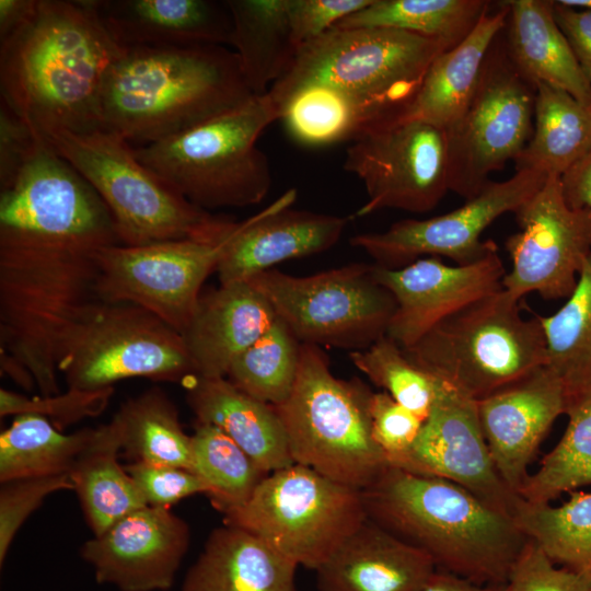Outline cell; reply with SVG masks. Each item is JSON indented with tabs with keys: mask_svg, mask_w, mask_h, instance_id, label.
Wrapping results in <instances>:
<instances>
[{
	"mask_svg": "<svg viewBox=\"0 0 591 591\" xmlns=\"http://www.w3.org/2000/svg\"><path fill=\"white\" fill-rule=\"evenodd\" d=\"M514 215L520 231L506 241L511 269L502 288L518 300L568 298L591 253V211L569 206L560 177L551 176Z\"/></svg>",
	"mask_w": 591,
	"mask_h": 591,
	"instance_id": "17",
	"label": "cell"
},
{
	"mask_svg": "<svg viewBox=\"0 0 591 591\" xmlns=\"http://www.w3.org/2000/svg\"><path fill=\"white\" fill-rule=\"evenodd\" d=\"M367 519L362 491L293 463L269 473L223 514L298 567L316 570Z\"/></svg>",
	"mask_w": 591,
	"mask_h": 591,
	"instance_id": "10",
	"label": "cell"
},
{
	"mask_svg": "<svg viewBox=\"0 0 591 591\" xmlns=\"http://www.w3.org/2000/svg\"><path fill=\"white\" fill-rule=\"evenodd\" d=\"M519 301L501 288L403 350L436 380L478 401L546 364L538 316L523 318Z\"/></svg>",
	"mask_w": 591,
	"mask_h": 591,
	"instance_id": "9",
	"label": "cell"
},
{
	"mask_svg": "<svg viewBox=\"0 0 591 591\" xmlns=\"http://www.w3.org/2000/svg\"><path fill=\"white\" fill-rule=\"evenodd\" d=\"M507 583L510 591H591V576L554 564L530 538Z\"/></svg>",
	"mask_w": 591,
	"mask_h": 591,
	"instance_id": "46",
	"label": "cell"
},
{
	"mask_svg": "<svg viewBox=\"0 0 591 591\" xmlns=\"http://www.w3.org/2000/svg\"><path fill=\"white\" fill-rule=\"evenodd\" d=\"M121 450L135 461L190 468L192 437L176 406L160 389L127 399L111 420Z\"/></svg>",
	"mask_w": 591,
	"mask_h": 591,
	"instance_id": "34",
	"label": "cell"
},
{
	"mask_svg": "<svg viewBox=\"0 0 591 591\" xmlns=\"http://www.w3.org/2000/svg\"><path fill=\"white\" fill-rule=\"evenodd\" d=\"M277 108L290 136L305 146L351 141L372 125L361 107L326 85L302 86L279 103Z\"/></svg>",
	"mask_w": 591,
	"mask_h": 591,
	"instance_id": "41",
	"label": "cell"
},
{
	"mask_svg": "<svg viewBox=\"0 0 591 591\" xmlns=\"http://www.w3.org/2000/svg\"><path fill=\"white\" fill-rule=\"evenodd\" d=\"M276 317L268 300L250 280L220 283L200 294L182 333L197 375L227 378L232 362Z\"/></svg>",
	"mask_w": 591,
	"mask_h": 591,
	"instance_id": "24",
	"label": "cell"
},
{
	"mask_svg": "<svg viewBox=\"0 0 591 591\" xmlns=\"http://www.w3.org/2000/svg\"><path fill=\"white\" fill-rule=\"evenodd\" d=\"M558 2L577 9L591 10V0H558Z\"/></svg>",
	"mask_w": 591,
	"mask_h": 591,
	"instance_id": "55",
	"label": "cell"
},
{
	"mask_svg": "<svg viewBox=\"0 0 591 591\" xmlns=\"http://www.w3.org/2000/svg\"><path fill=\"white\" fill-rule=\"evenodd\" d=\"M190 437L189 470L205 484L212 507L225 514L245 505L268 474L216 426L197 422Z\"/></svg>",
	"mask_w": 591,
	"mask_h": 591,
	"instance_id": "40",
	"label": "cell"
},
{
	"mask_svg": "<svg viewBox=\"0 0 591 591\" xmlns=\"http://www.w3.org/2000/svg\"><path fill=\"white\" fill-rule=\"evenodd\" d=\"M93 432L62 433L44 416H14L0 434V483L68 474Z\"/></svg>",
	"mask_w": 591,
	"mask_h": 591,
	"instance_id": "36",
	"label": "cell"
},
{
	"mask_svg": "<svg viewBox=\"0 0 591 591\" xmlns=\"http://www.w3.org/2000/svg\"><path fill=\"white\" fill-rule=\"evenodd\" d=\"M39 138L28 124L0 102V189L15 179Z\"/></svg>",
	"mask_w": 591,
	"mask_h": 591,
	"instance_id": "50",
	"label": "cell"
},
{
	"mask_svg": "<svg viewBox=\"0 0 591 591\" xmlns=\"http://www.w3.org/2000/svg\"><path fill=\"white\" fill-rule=\"evenodd\" d=\"M147 506L166 508L196 494L206 486L190 470L135 461L125 466Z\"/></svg>",
	"mask_w": 591,
	"mask_h": 591,
	"instance_id": "47",
	"label": "cell"
},
{
	"mask_svg": "<svg viewBox=\"0 0 591 591\" xmlns=\"http://www.w3.org/2000/svg\"><path fill=\"white\" fill-rule=\"evenodd\" d=\"M591 150V106L564 90L535 84L534 124L515 171L561 177Z\"/></svg>",
	"mask_w": 591,
	"mask_h": 591,
	"instance_id": "33",
	"label": "cell"
},
{
	"mask_svg": "<svg viewBox=\"0 0 591 591\" xmlns=\"http://www.w3.org/2000/svg\"><path fill=\"white\" fill-rule=\"evenodd\" d=\"M97 240L0 230V368L26 392L60 393L65 340L97 301Z\"/></svg>",
	"mask_w": 591,
	"mask_h": 591,
	"instance_id": "1",
	"label": "cell"
},
{
	"mask_svg": "<svg viewBox=\"0 0 591 591\" xmlns=\"http://www.w3.org/2000/svg\"><path fill=\"white\" fill-rule=\"evenodd\" d=\"M223 237L101 247L96 287L100 301L141 306L182 335L204 282L217 270Z\"/></svg>",
	"mask_w": 591,
	"mask_h": 591,
	"instance_id": "15",
	"label": "cell"
},
{
	"mask_svg": "<svg viewBox=\"0 0 591 591\" xmlns=\"http://www.w3.org/2000/svg\"><path fill=\"white\" fill-rule=\"evenodd\" d=\"M354 366L397 403L425 420L439 381L414 364L404 350L384 335L364 349L349 351Z\"/></svg>",
	"mask_w": 591,
	"mask_h": 591,
	"instance_id": "43",
	"label": "cell"
},
{
	"mask_svg": "<svg viewBox=\"0 0 591 591\" xmlns=\"http://www.w3.org/2000/svg\"><path fill=\"white\" fill-rule=\"evenodd\" d=\"M373 275L396 303L386 336L407 349L444 318L500 290L506 270L495 250L465 265H447L439 257L397 268L374 264Z\"/></svg>",
	"mask_w": 591,
	"mask_h": 591,
	"instance_id": "20",
	"label": "cell"
},
{
	"mask_svg": "<svg viewBox=\"0 0 591 591\" xmlns=\"http://www.w3.org/2000/svg\"><path fill=\"white\" fill-rule=\"evenodd\" d=\"M370 417L372 437L384 452L387 463L413 445L424 424L422 419L384 391L372 394Z\"/></svg>",
	"mask_w": 591,
	"mask_h": 591,
	"instance_id": "48",
	"label": "cell"
},
{
	"mask_svg": "<svg viewBox=\"0 0 591 591\" xmlns=\"http://www.w3.org/2000/svg\"><path fill=\"white\" fill-rule=\"evenodd\" d=\"M73 490L69 474L21 478L1 483L0 488V566L26 519L50 494Z\"/></svg>",
	"mask_w": 591,
	"mask_h": 591,
	"instance_id": "45",
	"label": "cell"
},
{
	"mask_svg": "<svg viewBox=\"0 0 591 591\" xmlns=\"http://www.w3.org/2000/svg\"><path fill=\"white\" fill-rule=\"evenodd\" d=\"M361 491L369 520L477 583H507L529 542L513 517L443 478L389 465Z\"/></svg>",
	"mask_w": 591,
	"mask_h": 591,
	"instance_id": "3",
	"label": "cell"
},
{
	"mask_svg": "<svg viewBox=\"0 0 591 591\" xmlns=\"http://www.w3.org/2000/svg\"><path fill=\"white\" fill-rule=\"evenodd\" d=\"M40 136L103 199L119 244L183 239L219 241L233 224L186 200L137 158L127 140L114 132L51 130Z\"/></svg>",
	"mask_w": 591,
	"mask_h": 591,
	"instance_id": "8",
	"label": "cell"
},
{
	"mask_svg": "<svg viewBox=\"0 0 591 591\" xmlns=\"http://www.w3.org/2000/svg\"><path fill=\"white\" fill-rule=\"evenodd\" d=\"M58 369L68 389L96 391L147 378L184 384L197 375L182 335L148 310L97 301L63 343Z\"/></svg>",
	"mask_w": 591,
	"mask_h": 591,
	"instance_id": "11",
	"label": "cell"
},
{
	"mask_svg": "<svg viewBox=\"0 0 591 591\" xmlns=\"http://www.w3.org/2000/svg\"><path fill=\"white\" fill-rule=\"evenodd\" d=\"M507 19L505 2L496 11L488 8L460 44L432 61L416 94L396 116L419 119L447 131L451 129L468 106L486 57Z\"/></svg>",
	"mask_w": 591,
	"mask_h": 591,
	"instance_id": "28",
	"label": "cell"
},
{
	"mask_svg": "<svg viewBox=\"0 0 591 591\" xmlns=\"http://www.w3.org/2000/svg\"><path fill=\"white\" fill-rule=\"evenodd\" d=\"M113 424L94 428L93 436L69 471L85 521L100 535L130 512L147 506L125 466Z\"/></svg>",
	"mask_w": 591,
	"mask_h": 591,
	"instance_id": "32",
	"label": "cell"
},
{
	"mask_svg": "<svg viewBox=\"0 0 591 591\" xmlns=\"http://www.w3.org/2000/svg\"><path fill=\"white\" fill-rule=\"evenodd\" d=\"M301 343L279 317L231 364L227 379L248 395L280 405L290 395L300 366Z\"/></svg>",
	"mask_w": 591,
	"mask_h": 591,
	"instance_id": "42",
	"label": "cell"
},
{
	"mask_svg": "<svg viewBox=\"0 0 591 591\" xmlns=\"http://www.w3.org/2000/svg\"><path fill=\"white\" fill-rule=\"evenodd\" d=\"M371 2L372 0H288L291 34L297 49Z\"/></svg>",
	"mask_w": 591,
	"mask_h": 591,
	"instance_id": "49",
	"label": "cell"
},
{
	"mask_svg": "<svg viewBox=\"0 0 591 591\" xmlns=\"http://www.w3.org/2000/svg\"><path fill=\"white\" fill-rule=\"evenodd\" d=\"M250 280L301 344L364 349L386 335L396 309L393 296L357 263L310 276L275 268Z\"/></svg>",
	"mask_w": 591,
	"mask_h": 591,
	"instance_id": "12",
	"label": "cell"
},
{
	"mask_svg": "<svg viewBox=\"0 0 591 591\" xmlns=\"http://www.w3.org/2000/svg\"><path fill=\"white\" fill-rule=\"evenodd\" d=\"M190 545L188 523L171 509L146 506L81 546L100 584L119 591H167Z\"/></svg>",
	"mask_w": 591,
	"mask_h": 591,
	"instance_id": "21",
	"label": "cell"
},
{
	"mask_svg": "<svg viewBox=\"0 0 591 591\" xmlns=\"http://www.w3.org/2000/svg\"><path fill=\"white\" fill-rule=\"evenodd\" d=\"M428 555L368 518L316 570L318 591H422Z\"/></svg>",
	"mask_w": 591,
	"mask_h": 591,
	"instance_id": "26",
	"label": "cell"
},
{
	"mask_svg": "<svg viewBox=\"0 0 591 591\" xmlns=\"http://www.w3.org/2000/svg\"><path fill=\"white\" fill-rule=\"evenodd\" d=\"M389 465L455 483L511 517L522 500L497 472L480 428L476 401L440 381L415 442Z\"/></svg>",
	"mask_w": 591,
	"mask_h": 591,
	"instance_id": "19",
	"label": "cell"
},
{
	"mask_svg": "<svg viewBox=\"0 0 591 591\" xmlns=\"http://www.w3.org/2000/svg\"><path fill=\"white\" fill-rule=\"evenodd\" d=\"M566 430L530 474L519 496L531 503H551L563 494L591 485V386L568 398Z\"/></svg>",
	"mask_w": 591,
	"mask_h": 591,
	"instance_id": "39",
	"label": "cell"
},
{
	"mask_svg": "<svg viewBox=\"0 0 591 591\" xmlns=\"http://www.w3.org/2000/svg\"><path fill=\"white\" fill-rule=\"evenodd\" d=\"M569 495L558 506L522 499L513 518L554 564L591 576V493Z\"/></svg>",
	"mask_w": 591,
	"mask_h": 591,
	"instance_id": "38",
	"label": "cell"
},
{
	"mask_svg": "<svg viewBox=\"0 0 591 591\" xmlns=\"http://www.w3.org/2000/svg\"><path fill=\"white\" fill-rule=\"evenodd\" d=\"M497 472L519 495L540 443L567 408L563 382L546 366L476 401Z\"/></svg>",
	"mask_w": 591,
	"mask_h": 591,
	"instance_id": "22",
	"label": "cell"
},
{
	"mask_svg": "<svg viewBox=\"0 0 591 591\" xmlns=\"http://www.w3.org/2000/svg\"><path fill=\"white\" fill-rule=\"evenodd\" d=\"M289 189L259 213L234 222L222 240L217 265L220 283L247 280L274 266L333 247L350 217L291 209Z\"/></svg>",
	"mask_w": 591,
	"mask_h": 591,
	"instance_id": "23",
	"label": "cell"
},
{
	"mask_svg": "<svg viewBox=\"0 0 591 591\" xmlns=\"http://www.w3.org/2000/svg\"><path fill=\"white\" fill-rule=\"evenodd\" d=\"M97 12L123 47L229 45L232 19L224 1L95 0Z\"/></svg>",
	"mask_w": 591,
	"mask_h": 591,
	"instance_id": "25",
	"label": "cell"
},
{
	"mask_svg": "<svg viewBox=\"0 0 591 591\" xmlns=\"http://www.w3.org/2000/svg\"><path fill=\"white\" fill-rule=\"evenodd\" d=\"M197 422L218 427L267 474L293 464L276 408L236 387L227 378L195 375L184 384Z\"/></svg>",
	"mask_w": 591,
	"mask_h": 591,
	"instance_id": "27",
	"label": "cell"
},
{
	"mask_svg": "<svg viewBox=\"0 0 591 591\" xmlns=\"http://www.w3.org/2000/svg\"><path fill=\"white\" fill-rule=\"evenodd\" d=\"M280 114L268 93L164 140L139 146L137 158L202 209L259 204L271 187L270 165L256 142Z\"/></svg>",
	"mask_w": 591,
	"mask_h": 591,
	"instance_id": "5",
	"label": "cell"
},
{
	"mask_svg": "<svg viewBox=\"0 0 591 591\" xmlns=\"http://www.w3.org/2000/svg\"><path fill=\"white\" fill-rule=\"evenodd\" d=\"M0 230L119 244L103 199L42 136L15 179L0 189Z\"/></svg>",
	"mask_w": 591,
	"mask_h": 591,
	"instance_id": "18",
	"label": "cell"
},
{
	"mask_svg": "<svg viewBox=\"0 0 591 591\" xmlns=\"http://www.w3.org/2000/svg\"><path fill=\"white\" fill-rule=\"evenodd\" d=\"M441 43L387 27H332L298 48L286 73L267 92L277 106L296 90L329 86L354 101L372 124L412 101Z\"/></svg>",
	"mask_w": 591,
	"mask_h": 591,
	"instance_id": "6",
	"label": "cell"
},
{
	"mask_svg": "<svg viewBox=\"0 0 591 591\" xmlns=\"http://www.w3.org/2000/svg\"><path fill=\"white\" fill-rule=\"evenodd\" d=\"M553 3L555 20L591 82V10L568 7L558 0Z\"/></svg>",
	"mask_w": 591,
	"mask_h": 591,
	"instance_id": "51",
	"label": "cell"
},
{
	"mask_svg": "<svg viewBox=\"0 0 591 591\" xmlns=\"http://www.w3.org/2000/svg\"><path fill=\"white\" fill-rule=\"evenodd\" d=\"M449 163L447 130L399 116L370 125L350 141L344 160L368 196L356 216L386 208L432 210L450 190Z\"/></svg>",
	"mask_w": 591,
	"mask_h": 591,
	"instance_id": "13",
	"label": "cell"
},
{
	"mask_svg": "<svg viewBox=\"0 0 591 591\" xmlns=\"http://www.w3.org/2000/svg\"><path fill=\"white\" fill-rule=\"evenodd\" d=\"M560 183L569 206L591 211V150L560 177Z\"/></svg>",
	"mask_w": 591,
	"mask_h": 591,
	"instance_id": "52",
	"label": "cell"
},
{
	"mask_svg": "<svg viewBox=\"0 0 591 591\" xmlns=\"http://www.w3.org/2000/svg\"><path fill=\"white\" fill-rule=\"evenodd\" d=\"M489 2L484 0H372L334 27H387L441 43L460 44L476 26Z\"/></svg>",
	"mask_w": 591,
	"mask_h": 591,
	"instance_id": "35",
	"label": "cell"
},
{
	"mask_svg": "<svg viewBox=\"0 0 591 591\" xmlns=\"http://www.w3.org/2000/svg\"><path fill=\"white\" fill-rule=\"evenodd\" d=\"M506 50L532 84L544 83L566 91L591 106V82L554 16L549 0H510Z\"/></svg>",
	"mask_w": 591,
	"mask_h": 591,
	"instance_id": "30",
	"label": "cell"
},
{
	"mask_svg": "<svg viewBox=\"0 0 591 591\" xmlns=\"http://www.w3.org/2000/svg\"><path fill=\"white\" fill-rule=\"evenodd\" d=\"M373 392L359 379H339L321 347L301 345L288 398L274 406L294 463L360 490L389 466L372 437Z\"/></svg>",
	"mask_w": 591,
	"mask_h": 591,
	"instance_id": "7",
	"label": "cell"
},
{
	"mask_svg": "<svg viewBox=\"0 0 591 591\" xmlns=\"http://www.w3.org/2000/svg\"><path fill=\"white\" fill-rule=\"evenodd\" d=\"M538 320L545 338V366L563 382L568 398L590 387L591 253L565 304Z\"/></svg>",
	"mask_w": 591,
	"mask_h": 591,
	"instance_id": "37",
	"label": "cell"
},
{
	"mask_svg": "<svg viewBox=\"0 0 591 591\" xmlns=\"http://www.w3.org/2000/svg\"><path fill=\"white\" fill-rule=\"evenodd\" d=\"M36 5L37 0H0V42L25 24Z\"/></svg>",
	"mask_w": 591,
	"mask_h": 591,
	"instance_id": "53",
	"label": "cell"
},
{
	"mask_svg": "<svg viewBox=\"0 0 591 591\" xmlns=\"http://www.w3.org/2000/svg\"><path fill=\"white\" fill-rule=\"evenodd\" d=\"M546 179L537 172L517 171L506 181H490L475 197L450 212L401 220L382 232L357 234L350 244L387 268L403 267L425 255L470 264L498 250L493 241L480 240L483 232L503 213H514Z\"/></svg>",
	"mask_w": 591,
	"mask_h": 591,
	"instance_id": "16",
	"label": "cell"
},
{
	"mask_svg": "<svg viewBox=\"0 0 591 591\" xmlns=\"http://www.w3.org/2000/svg\"><path fill=\"white\" fill-rule=\"evenodd\" d=\"M297 569L252 533L223 524L208 535L181 591H297Z\"/></svg>",
	"mask_w": 591,
	"mask_h": 591,
	"instance_id": "29",
	"label": "cell"
},
{
	"mask_svg": "<svg viewBox=\"0 0 591 591\" xmlns=\"http://www.w3.org/2000/svg\"><path fill=\"white\" fill-rule=\"evenodd\" d=\"M125 47L95 0H37L28 21L0 42V92L38 135L101 129L105 76Z\"/></svg>",
	"mask_w": 591,
	"mask_h": 591,
	"instance_id": "2",
	"label": "cell"
},
{
	"mask_svg": "<svg viewBox=\"0 0 591 591\" xmlns=\"http://www.w3.org/2000/svg\"><path fill=\"white\" fill-rule=\"evenodd\" d=\"M113 394L114 387L96 391L68 389L66 393L49 396H26L1 389L0 416L3 418L11 415L37 414L61 430L65 426L101 415Z\"/></svg>",
	"mask_w": 591,
	"mask_h": 591,
	"instance_id": "44",
	"label": "cell"
},
{
	"mask_svg": "<svg viewBox=\"0 0 591 591\" xmlns=\"http://www.w3.org/2000/svg\"><path fill=\"white\" fill-rule=\"evenodd\" d=\"M497 39L468 106L447 131L450 190L465 200L490 182L493 172L514 161L533 132L535 85L520 73Z\"/></svg>",
	"mask_w": 591,
	"mask_h": 591,
	"instance_id": "14",
	"label": "cell"
},
{
	"mask_svg": "<svg viewBox=\"0 0 591 591\" xmlns=\"http://www.w3.org/2000/svg\"><path fill=\"white\" fill-rule=\"evenodd\" d=\"M234 47L244 80L254 95L266 94L289 69L297 47L288 0H225Z\"/></svg>",
	"mask_w": 591,
	"mask_h": 591,
	"instance_id": "31",
	"label": "cell"
},
{
	"mask_svg": "<svg viewBox=\"0 0 591 591\" xmlns=\"http://www.w3.org/2000/svg\"><path fill=\"white\" fill-rule=\"evenodd\" d=\"M422 591H510L508 583L483 584L436 569Z\"/></svg>",
	"mask_w": 591,
	"mask_h": 591,
	"instance_id": "54",
	"label": "cell"
},
{
	"mask_svg": "<svg viewBox=\"0 0 591 591\" xmlns=\"http://www.w3.org/2000/svg\"><path fill=\"white\" fill-rule=\"evenodd\" d=\"M252 96L236 54L224 46L125 47L104 79L101 129L146 146Z\"/></svg>",
	"mask_w": 591,
	"mask_h": 591,
	"instance_id": "4",
	"label": "cell"
}]
</instances>
